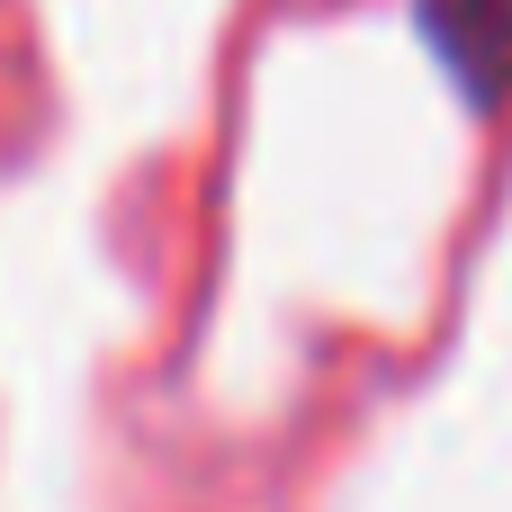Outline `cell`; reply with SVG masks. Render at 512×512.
I'll list each match as a JSON object with an SVG mask.
<instances>
[{
  "mask_svg": "<svg viewBox=\"0 0 512 512\" xmlns=\"http://www.w3.org/2000/svg\"><path fill=\"white\" fill-rule=\"evenodd\" d=\"M432 27L486 99L512 90V0H432Z\"/></svg>",
  "mask_w": 512,
  "mask_h": 512,
  "instance_id": "obj_1",
  "label": "cell"
}]
</instances>
